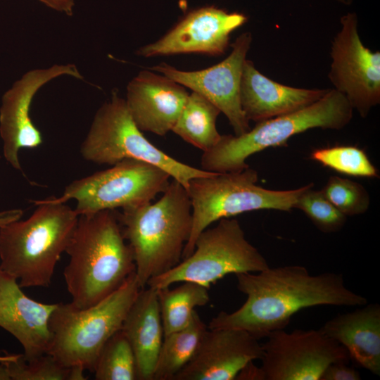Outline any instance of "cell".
I'll return each mask as SVG.
<instances>
[{"instance_id": "9c48e42d", "label": "cell", "mask_w": 380, "mask_h": 380, "mask_svg": "<svg viewBox=\"0 0 380 380\" xmlns=\"http://www.w3.org/2000/svg\"><path fill=\"white\" fill-rule=\"evenodd\" d=\"M197 237L192 253L167 272L151 279L155 289L193 281L208 288L229 274L258 272L269 267L260 252L246 238L236 219L222 218Z\"/></svg>"}, {"instance_id": "ac0fdd59", "label": "cell", "mask_w": 380, "mask_h": 380, "mask_svg": "<svg viewBox=\"0 0 380 380\" xmlns=\"http://www.w3.org/2000/svg\"><path fill=\"white\" fill-rule=\"evenodd\" d=\"M56 306L28 297L16 279L0 270V327L22 345L25 360L48 353L51 339L49 322Z\"/></svg>"}, {"instance_id": "d6986e66", "label": "cell", "mask_w": 380, "mask_h": 380, "mask_svg": "<svg viewBox=\"0 0 380 380\" xmlns=\"http://www.w3.org/2000/svg\"><path fill=\"white\" fill-rule=\"evenodd\" d=\"M329 89L296 88L279 84L260 72L246 59L240 85V103L250 122H259L303 109L322 98Z\"/></svg>"}, {"instance_id": "3957f363", "label": "cell", "mask_w": 380, "mask_h": 380, "mask_svg": "<svg viewBox=\"0 0 380 380\" xmlns=\"http://www.w3.org/2000/svg\"><path fill=\"white\" fill-rule=\"evenodd\" d=\"M156 202L122 209L118 219L143 289L182 259L192 229V206L187 190L172 178Z\"/></svg>"}, {"instance_id": "4316f807", "label": "cell", "mask_w": 380, "mask_h": 380, "mask_svg": "<svg viewBox=\"0 0 380 380\" xmlns=\"http://www.w3.org/2000/svg\"><path fill=\"white\" fill-rule=\"evenodd\" d=\"M310 159L339 173L361 177H378L379 174L366 153L355 146H336L314 150Z\"/></svg>"}, {"instance_id": "e0dca14e", "label": "cell", "mask_w": 380, "mask_h": 380, "mask_svg": "<svg viewBox=\"0 0 380 380\" xmlns=\"http://www.w3.org/2000/svg\"><path fill=\"white\" fill-rule=\"evenodd\" d=\"M189 94L186 87L169 77L144 70L128 83L125 100L141 132L164 136L172 131Z\"/></svg>"}, {"instance_id": "d4e9b609", "label": "cell", "mask_w": 380, "mask_h": 380, "mask_svg": "<svg viewBox=\"0 0 380 380\" xmlns=\"http://www.w3.org/2000/svg\"><path fill=\"white\" fill-rule=\"evenodd\" d=\"M96 380H137L136 358L131 345L120 329L106 343L94 372Z\"/></svg>"}, {"instance_id": "836d02e7", "label": "cell", "mask_w": 380, "mask_h": 380, "mask_svg": "<svg viewBox=\"0 0 380 380\" xmlns=\"http://www.w3.org/2000/svg\"><path fill=\"white\" fill-rule=\"evenodd\" d=\"M16 355L17 354L0 355V380H11L7 368L2 362L11 360L14 358Z\"/></svg>"}, {"instance_id": "52a82bcc", "label": "cell", "mask_w": 380, "mask_h": 380, "mask_svg": "<svg viewBox=\"0 0 380 380\" xmlns=\"http://www.w3.org/2000/svg\"><path fill=\"white\" fill-rule=\"evenodd\" d=\"M257 171L214 173L193 178L187 191L192 206V229L182 253L190 255L198 236L212 223L258 210L291 211L309 184L291 190H272L257 184Z\"/></svg>"}, {"instance_id": "83f0119b", "label": "cell", "mask_w": 380, "mask_h": 380, "mask_svg": "<svg viewBox=\"0 0 380 380\" xmlns=\"http://www.w3.org/2000/svg\"><path fill=\"white\" fill-rule=\"evenodd\" d=\"M313 183L298 197L294 208L303 211L315 226L324 233L339 231L345 224L347 216L341 213L323 194L313 189Z\"/></svg>"}, {"instance_id": "ba28073f", "label": "cell", "mask_w": 380, "mask_h": 380, "mask_svg": "<svg viewBox=\"0 0 380 380\" xmlns=\"http://www.w3.org/2000/svg\"><path fill=\"white\" fill-rule=\"evenodd\" d=\"M83 158L115 165L125 159L142 160L166 171L186 189L191 179L214 173L177 160L151 143L133 121L125 99L116 90L96 111L81 144Z\"/></svg>"}, {"instance_id": "484cf974", "label": "cell", "mask_w": 380, "mask_h": 380, "mask_svg": "<svg viewBox=\"0 0 380 380\" xmlns=\"http://www.w3.org/2000/svg\"><path fill=\"white\" fill-rule=\"evenodd\" d=\"M12 380H84V369L79 367H67L52 355L46 353L26 360L23 354L2 362Z\"/></svg>"}, {"instance_id": "f1b7e54d", "label": "cell", "mask_w": 380, "mask_h": 380, "mask_svg": "<svg viewBox=\"0 0 380 380\" xmlns=\"http://www.w3.org/2000/svg\"><path fill=\"white\" fill-rule=\"evenodd\" d=\"M321 191L346 216L363 214L369 207L370 198L367 191L362 184L353 180L331 176Z\"/></svg>"}, {"instance_id": "7a4b0ae2", "label": "cell", "mask_w": 380, "mask_h": 380, "mask_svg": "<svg viewBox=\"0 0 380 380\" xmlns=\"http://www.w3.org/2000/svg\"><path fill=\"white\" fill-rule=\"evenodd\" d=\"M126 241L115 210L79 216L63 270L74 306L95 305L135 272L134 254Z\"/></svg>"}, {"instance_id": "5bb4252c", "label": "cell", "mask_w": 380, "mask_h": 380, "mask_svg": "<svg viewBox=\"0 0 380 380\" xmlns=\"http://www.w3.org/2000/svg\"><path fill=\"white\" fill-rule=\"evenodd\" d=\"M247 20L243 13L214 6L192 9L163 37L140 47L136 53L144 58L187 53L220 56L229 45L231 34Z\"/></svg>"}, {"instance_id": "cb8c5ba5", "label": "cell", "mask_w": 380, "mask_h": 380, "mask_svg": "<svg viewBox=\"0 0 380 380\" xmlns=\"http://www.w3.org/2000/svg\"><path fill=\"white\" fill-rule=\"evenodd\" d=\"M156 290L164 335L186 327L196 308L210 300L208 288L193 281H183L175 289Z\"/></svg>"}, {"instance_id": "f546056e", "label": "cell", "mask_w": 380, "mask_h": 380, "mask_svg": "<svg viewBox=\"0 0 380 380\" xmlns=\"http://www.w3.org/2000/svg\"><path fill=\"white\" fill-rule=\"evenodd\" d=\"M349 362H337L330 364L322 373L320 380H360L361 375Z\"/></svg>"}, {"instance_id": "2e32d148", "label": "cell", "mask_w": 380, "mask_h": 380, "mask_svg": "<svg viewBox=\"0 0 380 380\" xmlns=\"http://www.w3.org/2000/svg\"><path fill=\"white\" fill-rule=\"evenodd\" d=\"M262 356V344L246 331L208 328L194 357L173 380H234Z\"/></svg>"}, {"instance_id": "30bf717a", "label": "cell", "mask_w": 380, "mask_h": 380, "mask_svg": "<svg viewBox=\"0 0 380 380\" xmlns=\"http://www.w3.org/2000/svg\"><path fill=\"white\" fill-rule=\"evenodd\" d=\"M171 176L151 163L125 159L112 167L75 179L63 194L51 197L54 203L77 201V215H89L104 210L138 206L151 202L163 193Z\"/></svg>"}, {"instance_id": "7402d4cb", "label": "cell", "mask_w": 380, "mask_h": 380, "mask_svg": "<svg viewBox=\"0 0 380 380\" xmlns=\"http://www.w3.org/2000/svg\"><path fill=\"white\" fill-rule=\"evenodd\" d=\"M221 111L203 95L191 91L172 132L203 152L213 148L221 134L216 120Z\"/></svg>"}, {"instance_id": "ffe728a7", "label": "cell", "mask_w": 380, "mask_h": 380, "mask_svg": "<svg viewBox=\"0 0 380 380\" xmlns=\"http://www.w3.org/2000/svg\"><path fill=\"white\" fill-rule=\"evenodd\" d=\"M320 329L343 346L350 360L375 375H380V305L378 303L327 320Z\"/></svg>"}, {"instance_id": "7c38bea8", "label": "cell", "mask_w": 380, "mask_h": 380, "mask_svg": "<svg viewBox=\"0 0 380 380\" xmlns=\"http://www.w3.org/2000/svg\"><path fill=\"white\" fill-rule=\"evenodd\" d=\"M341 30L331 46L329 78L362 118L380 103V52L362 42L357 18L349 13L341 18Z\"/></svg>"}, {"instance_id": "8fae6325", "label": "cell", "mask_w": 380, "mask_h": 380, "mask_svg": "<svg viewBox=\"0 0 380 380\" xmlns=\"http://www.w3.org/2000/svg\"><path fill=\"white\" fill-rule=\"evenodd\" d=\"M262 344L263 380H320L331 363L349 362L341 344L319 329H279L270 333Z\"/></svg>"}, {"instance_id": "5b68a950", "label": "cell", "mask_w": 380, "mask_h": 380, "mask_svg": "<svg viewBox=\"0 0 380 380\" xmlns=\"http://www.w3.org/2000/svg\"><path fill=\"white\" fill-rule=\"evenodd\" d=\"M353 108L346 96L334 89L314 103L296 112L256 122L239 135H221L218 142L203 152L201 169L224 173L249 167L251 155L270 147L287 146L294 135L314 128L341 129L353 118Z\"/></svg>"}, {"instance_id": "9a60e30c", "label": "cell", "mask_w": 380, "mask_h": 380, "mask_svg": "<svg viewBox=\"0 0 380 380\" xmlns=\"http://www.w3.org/2000/svg\"><path fill=\"white\" fill-rule=\"evenodd\" d=\"M64 75L83 78L73 64L54 65L27 72L4 94L0 107V136L4 157L14 169L21 170L18 157L21 148H34L43 142L41 132L30 116L34 94L44 84Z\"/></svg>"}, {"instance_id": "d6a6232c", "label": "cell", "mask_w": 380, "mask_h": 380, "mask_svg": "<svg viewBox=\"0 0 380 380\" xmlns=\"http://www.w3.org/2000/svg\"><path fill=\"white\" fill-rule=\"evenodd\" d=\"M23 211L19 208H13L0 211V227L22 217Z\"/></svg>"}, {"instance_id": "4fadbf2b", "label": "cell", "mask_w": 380, "mask_h": 380, "mask_svg": "<svg viewBox=\"0 0 380 380\" xmlns=\"http://www.w3.org/2000/svg\"><path fill=\"white\" fill-rule=\"evenodd\" d=\"M251 42V33H242L231 44L230 54L208 68L186 71L160 63L150 70L207 98L224 114L234 135L239 136L251 129L240 103V85L243 63Z\"/></svg>"}, {"instance_id": "8992f818", "label": "cell", "mask_w": 380, "mask_h": 380, "mask_svg": "<svg viewBox=\"0 0 380 380\" xmlns=\"http://www.w3.org/2000/svg\"><path fill=\"white\" fill-rule=\"evenodd\" d=\"M141 289L134 272L118 289L88 308L56 303L49 322L51 339L47 353L65 367L93 372L103 347L121 329Z\"/></svg>"}, {"instance_id": "277c9868", "label": "cell", "mask_w": 380, "mask_h": 380, "mask_svg": "<svg viewBox=\"0 0 380 380\" xmlns=\"http://www.w3.org/2000/svg\"><path fill=\"white\" fill-rule=\"evenodd\" d=\"M32 202L37 207L27 219L0 227V270L21 288L49 287L79 215L65 203L50 198Z\"/></svg>"}, {"instance_id": "e575fe53", "label": "cell", "mask_w": 380, "mask_h": 380, "mask_svg": "<svg viewBox=\"0 0 380 380\" xmlns=\"http://www.w3.org/2000/svg\"><path fill=\"white\" fill-rule=\"evenodd\" d=\"M344 4H350L352 2V0H337Z\"/></svg>"}, {"instance_id": "1f68e13d", "label": "cell", "mask_w": 380, "mask_h": 380, "mask_svg": "<svg viewBox=\"0 0 380 380\" xmlns=\"http://www.w3.org/2000/svg\"><path fill=\"white\" fill-rule=\"evenodd\" d=\"M47 6L58 11L65 12L68 15L72 14L74 0H39Z\"/></svg>"}, {"instance_id": "603a6c76", "label": "cell", "mask_w": 380, "mask_h": 380, "mask_svg": "<svg viewBox=\"0 0 380 380\" xmlns=\"http://www.w3.org/2000/svg\"><path fill=\"white\" fill-rule=\"evenodd\" d=\"M207 329L195 311L186 327L164 335L153 380H173L194 357Z\"/></svg>"}, {"instance_id": "6da1fadb", "label": "cell", "mask_w": 380, "mask_h": 380, "mask_svg": "<svg viewBox=\"0 0 380 380\" xmlns=\"http://www.w3.org/2000/svg\"><path fill=\"white\" fill-rule=\"evenodd\" d=\"M237 289L246 296L232 312L222 311L208 328H235L257 339L284 329L297 312L317 305L362 306L367 298L350 290L343 276L324 272L311 274L302 265L267 267L258 272L235 274Z\"/></svg>"}, {"instance_id": "4dcf8cb0", "label": "cell", "mask_w": 380, "mask_h": 380, "mask_svg": "<svg viewBox=\"0 0 380 380\" xmlns=\"http://www.w3.org/2000/svg\"><path fill=\"white\" fill-rule=\"evenodd\" d=\"M236 379L263 380V378L260 368L251 362L241 370Z\"/></svg>"}, {"instance_id": "44dd1931", "label": "cell", "mask_w": 380, "mask_h": 380, "mask_svg": "<svg viewBox=\"0 0 380 380\" xmlns=\"http://www.w3.org/2000/svg\"><path fill=\"white\" fill-rule=\"evenodd\" d=\"M121 330L133 350L138 379L153 380L164 338L157 290L141 289L123 322Z\"/></svg>"}]
</instances>
